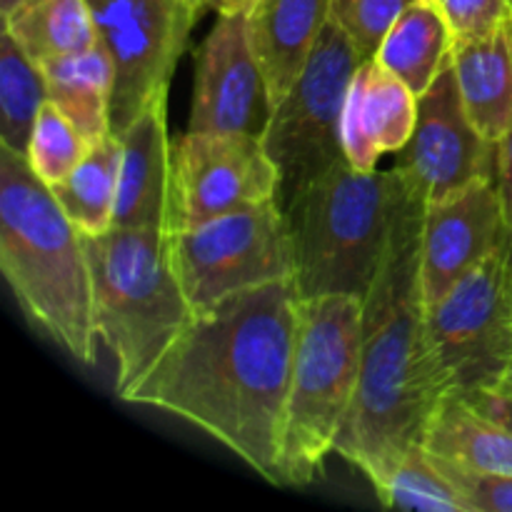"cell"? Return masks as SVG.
Listing matches in <instances>:
<instances>
[{"label":"cell","mask_w":512,"mask_h":512,"mask_svg":"<svg viewBox=\"0 0 512 512\" xmlns=\"http://www.w3.org/2000/svg\"><path fill=\"white\" fill-rule=\"evenodd\" d=\"M420 200L405 195L395 215L373 285L363 298V343L353 405L335 453L353 463L370 485L413 443L450 390L425 330L418 278Z\"/></svg>","instance_id":"7a4b0ae2"},{"label":"cell","mask_w":512,"mask_h":512,"mask_svg":"<svg viewBox=\"0 0 512 512\" xmlns=\"http://www.w3.org/2000/svg\"><path fill=\"white\" fill-rule=\"evenodd\" d=\"M435 458V455H433ZM470 512H512V475L475 473L435 458Z\"/></svg>","instance_id":"83f0119b"},{"label":"cell","mask_w":512,"mask_h":512,"mask_svg":"<svg viewBox=\"0 0 512 512\" xmlns=\"http://www.w3.org/2000/svg\"><path fill=\"white\" fill-rule=\"evenodd\" d=\"M385 508L420 512H470L423 443H413L373 485Z\"/></svg>","instance_id":"d4e9b609"},{"label":"cell","mask_w":512,"mask_h":512,"mask_svg":"<svg viewBox=\"0 0 512 512\" xmlns=\"http://www.w3.org/2000/svg\"><path fill=\"white\" fill-rule=\"evenodd\" d=\"M420 443L430 455L458 468L512 475V430L460 393L440 400Z\"/></svg>","instance_id":"d6986e66"},{"label":"cell","mask_w":512,"mask_h":512,"mask_svg":"<svg viewBox=\"0 0 512 512\" xmlns=\"http://www.w3.org/2000/svg\"><path fill=\"white\" fill-rule=\"evenodd\" d=\"M475 408H480L483 413H488L490 418L500 420L503 425H508L512 430V395L498 393V390H478V393L465 395Z\"/></svg>","instance_id":"4dcf8cb0"},{"label":"cell","mask_w":512,"mask_h":512,"mask_svg":"<svg viewBox=\"0 0 512 512\" xmlns=\"http://www.w3.org/2000/svg\"><path fill=\"white\" fill-rule=\"evenodd\" d=\"M363 300L318 295L300 300L293 378L285 408L280 485H308L335 453L360 375Z\"/></svg>","instance_id":"8992f818"},{"label":"cell","mask_w":512,"mask_h":512,"mask_svg":"<svg viewBox=\"0 0 512 512\" xmlns=\"http://www.w3.org/2000/svg\"><path fill=\"white\" fill-rule=\"evenodd\" d=\"M418 118V95L390 73L375 55L360 63L350 83L343 115L345 158L358 170H375L378 160L398 153Z\"/></svg>","instance_id":"2e32d148"},{"label":"cell","mask_w":512,"mask_h":512,"mask_svg":"<svg viewBox=\"0 0 512 512\" xmlns=\"http://www.w3.org/2000/svg\"><path fill=\"white\" fill-rule=\"evenodd\" d=\"M120 178V138L108 133L90 145L85 158L68 178L50 185L70 223L83 235H100L113 228Z\"/></svg>","instance_id":"603a6c76"},{"label":"cell","mask_w":512,"mask_h":512,"mask_svg":"<svg viewBox=\"0 0 512 512\" xmlns=\"http://www.w3.org/2000/svg\"><path fill=\"white\" fill-rule=\"evenodd\" d=\"M505 380H512V363H510V373H508V378H505Z\"/></svg>","instance_id":"8d00e7d4"},{"label":"cell","mask_w":512,"mask_h":512,"mask_svg":"<svg viewBox=\"0 0 512 512\" xmlns=\"http://www.w3.org/2000/svg\"><path fill=\"white\" fill-rule=\"evenodd\" d=\"M120 138V178L113 225L170 230L173 140L168 135V95H158Z\"/></svg>","instance_id":"9a60e30c"},{"label":"cell","mask_w":512,"mask_h":512,"mask_svg":"<svg viewBox=\"0 0 512 512\" xmlns=\"http://www.w3.org/2000/svg\"><path fill=\"white\" fill-rule=\"evenodd\" d=\"M460 98L475 128L498 143L512 125V18L453 45Z\"/></svg>","instance_id":"ac0fdd59"},{"label":"cell","mask_w":512,"mask_h":512,"mask_svg":"<svg viewBox=\"0 0 512 512\" xmlns=\"http://www.w3.org/2000/svg\"><path fill=\"white\" fill-rule=\"evenodd\" d=\"M300 300L285 278L195 310L123 403L185 420L280 485Z\"/></svg>","instance_id":"6da1fadb"},{"label":"cell","mask_w":512,"mask_h":512,"mask_svg":"<svg viewBox=\"0 0 512 512\" xmlns=\"http://www.w3.org/2000/svg\"><path fill=\"white\" fill-rule=\"evenodd\" d=\"M258 3L260 0H208L205 8L215 10L218 15H250Z\"/></svg>","instance_id":"1f68e13d"},{"label":"cell","mask_w":512,"mask_h":512,"mask_svg":"<svg viewBox=\"0 0 512 512\" xmlns=\"http://www.w3.org/2000/svg\"><path fill=\"white\" fill-rule=\"evenodd\" d=\"M415 0H333V20L365 55L378 53L390 25Z\"/></svg>","instance_id":"4316f807"},{"label":"cell","mask_w":512,"mask_h":512,"mask_svg":"<svg viewBox=\"0 0 512 512\" xmlns=\"http://www.w3.org/2000/svg\"><path fill=\"white\" fill-rule=\"evenodd\" d=\"M23 0H0V18H8Z\"/></svg>","instance_id":"d6a6232c"},{"label":"cell","mask_w":512,"mask_h":512,"mask_svg":"<svg viewBox=\"0 0 512 512\" xmlns=\"http://www.w3.org/2000/svg\"><path fill=\"white\" fill-rule=\"evenodd\" d=\"M368 58L355 40L330 20L298 83L273 108L263 145L278 168L283 210L300 190L328 173L343 150V115L355 70Z\"/></svg>","instance_id":"52a82bcc"},{"label":"cell","mask_w":512,"mask_h":512,"mask_svg":"<svg viewBox=\"0 0 512 512\" xmlns=\"http://www.w3.org/2000/svg\"><path fill=\"white\" fill-rule=\"evenodd\" d=\"M495 145L465 110L453 60L418 98L408 143L395 153V173L423 205L450 198L480 178H495Z\"/></svg>","instance_id":"7c38bea8"},{"label":"cell","mask_w":512,"mask_h":512,"mask_svg":"<svg viewBox=\"0 0 512 512\" xmlns=\"http://www.w3.org/2000/svg\"><path fill=\"white\" fill-rule=\"evenodd\" d=\"M90 143L78 133L55 103H45L38 115L28 145V163L43 183L55 185L73 173L75 165L85 158Z\"/></svg>","instance_id":"484cf974"},{"label":"cell","mask_w":512,"mask_h":512,"mask_svg":"<svg viewBox=\"0 0 512 512\" xmlns=\"http://www.w3.org/2000/svg\"><path fill=\"white\" fill-rule=\"evenodd\" d=\"M423 3H438V0H423ZM440 5V3H438Z\"/></svg>","instance_id":"74e56055"},{"label":"cell","mask_w":512,"mask_h":512,"mask_svg":"<svg viewBox=\"0 0 512 512\" xmlns=\"http://www.w3.org/2000/svg\"><path fill=\"white\" fill-rule=\"evenodd\" d=\"M505 255H508V270H510V288H512V228H508V238H505Z\"/></svg>","instance_id":"836d02e7"},{"label":"cell","mask_w":512,"mask_h":512,"mask_svg":"<svg viewBox=\"0 0 512 512\" xmlns=\"http://www.w3.org/2000/svg\"><path fill=\"white\" fill-rule=\"evenodd\" d=\"M83 240L95 328L113 358V388L123 400L183 333L195 308L175 273L168 228L113 225Z\"/></svg>","instance_id":"277c9868"},{"label":"cell","mask_w":512,"mask_h":512,"mask_svg":"<svg viewBox=\"0 0 512 512\" xmlns=\"http://www.w3.org/2000/svg\"><path fill=\"white\" fill-rule=\"evenodd\" d=\"M50 100L43 65L35 63L3 30L0 33V140L3 148L28 153L38 115Z\"/></svg>","instance_id":"cb8c5ba5"},{"label":"cell","mask_w":512,"mask_h":512,"mask_svg":"<svg viewBox=\"0 0 512 512\" xmlns=\"http://www.w3.org/2000/svg\"><path fill=\"white\" fill-rule=\"evenodd\" d=\"M330 20L333 0H260L250 10V45L268 80L273 108L308 68Z\"/></svg>","instance_id":"e0dca14e"},{"label":"cell","mask_w":512,"mask_h":512,"mask_svg":"<svg viewBox=\"0 0 512 512\" xmlns=\"http://www.w3.org/2000/svg\"><path fill=\"white\" fill-rule=\"evenodd\" d=\"M50 88V103L58 105L65 118L78 128L90 145L105 138L110 130L115 68L103 43L80 53L63 55L43 63Z\"/></svg>","instance_id":"ffe728a7"},{"label":"cell","mask_w":512,"mask_h":512,"mask_svg":"<svg viewBox=\"0 0 512 512\" xmlns=\"http://www.w3.org/2000/svg\"><path fill=\"white\" fill-rule=\"evenodd\" d=\"M3 30L40 65L98 43L88 0H23L3 18Z\"/></svg>","instance_id":"7402d4cb"},{"label":"cell","mask_w":512,"mask_h":512,"mask_svg":"<svg viewBox=\"0 0 512 512\" xmlns=\"http://www.w3.org/2000/svg\"><path fill=\"white\" fill-rule=\"evenodd\" d=\"M273 115L268 80L253 53L248 15H218L195 55L190 133H250L263 138Z\"/></svg>","instance_id":"4fadbf2b"},{"label":"cell","mask_w":512,"mask_h":512,"mask_svg":"<svg viewBox=\"0 0 512 512\" xmlns=\"http://www.w3.org/2000/svg\"><path fill=\"white\" fill-rule=\"evenodd\" d=\"M455 40L483 35L512 18V0H438Z\"/></svg>","instance_id":"f1b7e54d"},{"label":"cell","mask_w":512,"mask_h":512,"mask_svg":"<svg viewBox=\"0 0 512 512\" xmlns=\"http://www.w3.org/2000/svg\"><path fill=\"white\" fill-rule=\"evenodd\" d=\"M425 330L453 393L498 390L505 383L512 363V288L505 240L438 303L425 308Z\"/></svg>","instance_id":"9c48e42d"},{"label":"cell","mask_w":512,"mask_h":512,"mask_svg":"<svg viewBox=\"0 0 512 512\" xmlns=\"http://www.w3.org/2000/svg\"><path fill=\"white\" fill-rule=\"evenodd\" d=\"M95 30L115 68L110 130L123 133L170 78L200 18L185 0H88Z\"/></svg>","instance_id":"30bf717a"},{"label":"cell","mask_w":512,"mask_h":512,"mask_svg":"<svg viewBox=\"0 0 512 512\" xmlns=\"http://www.w3.org/2000/svg\"><path fill=\"white\" fill-rule=\"evenodd\" d=\"M0 270L35 330L75 363L98 358L93 278L83 233L28 155L0 145Z\"/></svg>","instance_id":"3957f363"},{"label":"cell","mask_w":512,"mask_h":512,"mask_svg":"<svg viewBox=\"0 0 512 512\" xmlns=\"http://www.w3.org/2000/svg\"><path fill=\"white\" fill-rule=\"evenodd\" d=\"M170 233L278 200V168L263 138L250 133H190L173 140ZM280 203V200H278Z\"/></svg>","instance_id":"8fae6325"},{"label":"cell","mask_w":512,"mask_h":512,"mask_svg":"<svg viewBox=\"0 0 512 512\" xmlns=\"http://www.w3.org/2000/svg\"><path fill=\"white\" fill-rule=\"evenodd\" d=\"M170 250L180 285L195 310L243 290L293 278V245L278 200L173 230Z\"/></svg>","instance_id":"ba28073f"},{"label":"cell","mask_w":512,"mask_h":512,"mask_svg":"<svg viewBox=\"0 0 512 512\" xmlns=\"http://www.w3.org/2000/svg\"><path fill=\"white\" fill-rule=\"evenodd\" d=\"M455 33L438 3L415 0L390 25L375 58L398 75L415 95H423L453 60Z\"/></svg>","instance_id":"44dd1931"},{"label":"cell","mask_w":512,"mask_h":512,"mask_svg":"<svg viewBox=\"0 0 512 512\" xmlns=\"http://www.w3.org/2000/svg\"><path fill=\"white\" fill-rule=\"evenodd\" d=\"M508 235L495 178H480L450 198L423 208L418 278L423 305L438 303L455 283L478 268Z\"/></svg>","instance_id":"5bb4252c"},{"label":"cell","mask_w":512,"mask_h":512,"mask_svg":"<svg viewBox=\"0 0 512 512\" xmlns=\"http://www.w3.org/2000/svg\"><path fill=\"white\" fill-rule=\"evenodd\" d=\"M498 393H505V395H512V380H505L503 385L498 388Z\"/></svg>","instance_id":"d590c367"},{"label":"cell","mask_w":512,"mask_h":512,"mask_svg":"<svg viewBox=\"0 0 512 512\" xmlns=\"http://www.w3.org/2000/svg\"><path fill=\"white\" fill-rule=\"evenodd\" d=\"M495 185H498L508 228H512V125L495 145Z\"/></svg>","instance_id":"f546056e"},{"label":"cell","mask_w":512,"mask_h":512,"mask_svg":"<svg viewBox=\"0 0 512 512\" xmlns=\"http://www.w3.org/2000/svg\"><path fill=\"white\" fill-rule=\"evenodd\" d=\"M405 195L395 170H358L348 158L300 190L285 208L300 298L340 293L363 300Z\"/></svg>","instance_id":"5b68a950"},{"label":"cell","mask_w":512,"mask_h":512,"mask_svg":"<svg viewBox=\"0 0 512 512\" xmlns=\"http://www.w3.org/2000/svg\"><path fill=\"white\" fill-rule=\"evenodd\" d=\"M185 3H188L190 8H193L198 15L203 13V10H208V8H205V3H208V0H185Z\"/></svg>","instance_id":"e575fe53"}]
</instances>
